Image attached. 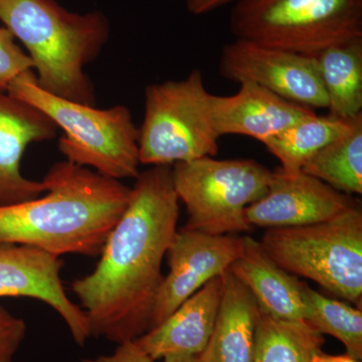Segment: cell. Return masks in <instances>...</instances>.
Returning a JSON list of instances; mask_svg holds the SVG:
<instances>
[{"instance_id":"52a82bcc","label":"cell","mask_w":362,"mask_h":362,"mask_svg":"<svg viewBox=\"0 0 362 362\" xmlns=\"http://www.w3.org/2000/svg\"><path fill=\"white\" fill-rule=\"evenodd\" d=\"M211 97L199 70L183 80L146 87L144 120L138 137L140 164L173 166L216 156L220 136Z\"/></svg>"},{"instance_id":"484cf974","label":"cell","mask_w":362,"mask_h":362,"mask_svg":"<svg viewBox=\"0 0 362 362\" xmlns=\"http://www.w3.org/2000/svg\"><path fill=\"white\" fill-rule=\"evenodd\" d=\"M238 1L240 0H187V8L194 16H202Z\"/></svg>"},{"instance_id":"83f0119b","label":"cell","mask_w":362,"mask_h":362,"mask_svg":"<svg viewBox=\"0 0 362 362\" xmlns=\"http://www.w3.org/2000/svg\"><path fill=\"white\" fill-rule=\"evenodd\" d=\"M162 359L163 362H202L201 356H190V354H173Z\"/></svg>"},{"instance_id":"4316f807","label":"cell","mask_w":362,"mask_h":362,"mask_svg":"<svg viewBox=\"0 0 362 362\" xmlns=\"http://www.w3.org/2000/svg\"><path fill=\"white\" fill-rule=\"evenodd\" d=\"M310 362H361V361L354 358V357L349 356V354L331 356V354H324L322 350H321V351L314 354Z\"/></svg>"},{"instance_id":"ac0fdd59","label":"cell","mask_w":362,"mask_h":362,"mask_svg":"<svg viewBox=\"0 0 362 362\" xmlns=\"http://www.w3.org/2000/svg\"><path fill=\"white\" fill-rule=\"evenodd\" d=\"M315 59L329 115L342 120L362 115V37L330 45Z\"/></svg>"},{"instance_id":"6da1fadb","label":"cell","mask_w":362,"mask_h":362,"mask_svg":"<svg viewBox=\"0 0 362 362\" xmlns=\"http://www.w3.org/2000/svg\"><path fill=\"white\" fill-rule=\"evenodd\" d=\"M128 206L107 238L95 270L71 283L90 337L134 341L150 330L164 276V257L177 232L180 199L171 166L135 178Z\"/></svg>"},{"instance_id":"7a4b0ae2","label":"cell","mask_w":362,"mask_h":362,"mask_svg":"<svg viewBox=\"0 0 362 362\" xmlns=\"http://www.w3.org/2000/svg\"><path fill=\"white\" fill-rule=\"evenodd\" d=\"M32 201L0 206V243L64 255L97 257L128 206L131 187L69 161L45 175Z\"/></svg>"},{"instance_id":"5bb4252c","label":"cell","mask_w":362,"mask_h":362,"mask_svg":"<svg viewBox=\"0 0 362 362\" xmlns=\"http://www.w3.org/2000/svg\"><path fill=\"white\" fill-rule=\"evenodd\" d=\"M237 94H211L214 122L218 136H249L265 144L271 138L315 113L313 109L293 103L261 86L243 81Z\"/></svg>"},{"instance_id":"ffe728a7","label":"cell","mask_w":362,"mask_h":362,"mask_svg":"<svg viewBox=\"0 0 362 362\" xmlns=\"http://www.w3.org/2000/svg\"><path fill=\"white\" fill-rule=\"evenodd\" d=\"M324 343L323 334L305 321L280 320L259 308L254 362H310Z\"/></svg>"},{"instance_id":"3957f363","label":"cell","mask_w":362,"mask_h":362,"mask_svg":"<svg viewBox=\"0 0 362 362\" xmlns=\"http://www.w3.org/2000/svg\"><path fill=\"white\" fill-rule=\"evenodd\" d=\"M0 21L25 45L42 90L95 106L94 85L85 66L108 42L106 16L71 13L56 0H0Z\"/></svg>"},{"instance_id":"d6986e66","label":"cell","mask_w":362,"mask_h":362,"mask_svg":"<svg viewBox=\"0 0 362 362\" xmlns=\"http://www.w3.org/2000/svg\"><path fill=\"white\" fill-rule=\"evenodd\" d=\"M356 119L342 120L314 113L271 138L264 145L280 160L283 170L298 173L317 152L345 134Z\"/></svg>"},{"instance_id":"8992f818","label":"cell","mask_w":362,"mask_h":362,"mask_svg":"<svg viewBox=\"0 0 362 362\" xmlns=\"http://www.w3.org/2000/svg\"><path fill=\"white\" fill-rule=\"evenodd\" d=\"M230 28L237 40L315 58L362 37V0H240Z\"/></svg>"},{"instance_id":"30bf717a","label":"cell","mask_w":362,"mask_h":362,"mask_svg":"<svg viewBox=\"0 0 362 362\" xmlns=\"http://www.w3.org/2000/svg\"><path fill=\"white\" fill-rule=\"evenodd\" d=\"M242 249L243 237L237 235H213L183 228L177 230L168 249L169 272L157 293L150 329L209 281L223 275Z\"/></svg>"},{"instance_id":"9c48e42d","label":"cell","mask_w":362,"mask_h":362,"mask_svg":"<svg viewBox=\"0 0 362 362\" xmlns=\"http://www.w3.org/2000/svg\"><path fill=\"white\" fill-rule=\"evenodd\" d=\"M220 74L233 82L250 81L313 110L327 108L314 57L235 40L221 51Z\"/></svg>"},{"instance_id":"e0dca14e","label":"cell","mask_w":362,"mask_h":362,"mask_svg":"<svg viewBox=\"0 0 362 362\" xmlns=\"http://www.w3.org/2000/svg\"><path fill=\"white\" fill-rule=\"evenodd\" d=\"M258 314L254 297L228 269L223 275L220 308L202 362H254Z\"/></svg>"},{"instance_id":"8fae6325","label":"cell","mask_w":362,"mask_h":362,"mask_svg":"<svg viewBox=\"0 0 362 362\" xmlns=\"http://www.w3.org/2000/svg\"><path fill=\"white\" fill-rule=\"evenodd\" d=\"M62 268L59 257L37 247L0 243V298L44 302L62 317L74 341L84 346L90 337L89 323L83 309L66 295Z\"/></svg>"},{"instance_id":"7c38bea8","label":"cell","mask_w":362,"mask_h":362,"mask_svg":"<svg viewBox=\"0 0 362 362\" xmlns=\"http://www.w3.org/2000/svg\"><path fill=\"white\" fill-rule=\"evenodd\" d=\"M358 206L350 195L307 175L273 171L268 190L246 209L250 226L266 228H295L329 221Z\"/></svg>"},{"instance_id":"cb8c5ba5","label":"cell","mask_w":362,"mask_h":362,"mask_svg":"<svg viewBox=\"0 0 362 362\" xmlns=\"http://www.w3.org/2000/svg\"><path fill=\"white\" fill-rule=\"evenodd\" d=\"M26 331L25 321L0 305V362H13Z\"/></svg>"},{"instance_id":"603a6c76","label":"cell","mask_w":362,"mask_h":362,"mask_svg":"<svg viewBox=\"0 0 362 362\" xmlns=\"http://www.w3.org/2000/svg\"><path fill=\"white\" fill-rule=\"evenodd\" d=\"M33 71V61L16 44V37L6 26H0V93H6L13 80Z\"/></svg>"},{"instance_id":"7402d4cb","label":"cell","mask_w":362,"mask_h":362,"mask_svg":"<svg viewBox=\"0 0 362 362\" xmlns=\"http://www.w3.org/2000/svg\"><path fill=\"white\" fill-rule=\"evenodd\" d=\"M306 322L321 334L337 338L344 345L346 354L361 361L362 312L344 302L330 299L305 283Z\"/></svg>"},{"instance_id":"d4e9b609","label":"cell","mask_w":362,"mask_h":362,"mask_svg":"<svg viewBox=\"0 0 362 362\" xmlns=\"http://www.w3.org/2000/svg\"><path fill=\"white\" fill-rule=\"evenodd\" d=\"M82 362H154V361L144 354L134 341H128L118 344L114 352L108 356L87 358Z\"/></svg>"},{"instance_id":"ba28073f","label":"cell","mask_w":362,"mask_h":362,"mask_svg":"<svg viewBox=\"0 0 362 362\" xmlns=\"http://www.w3.org/2000/svg\"><path fill=\"white\" fill-rule=\"evenodd\" d=\"M272 176L254 159L206 156L175 164L173 185L187 211L183 228L213 235L247 232L246 209L266 194Z\"/></svg>"},{"instance_id":"44dd1931","label":"cell","mask_w":362,"mask_h":362,"mask_svg":"<svg viewBox=\"0 0 362 362\" xmlns=\"http://www.w3.org/2000/svg\"><path fill=\"white\" fill-rule=\"evenodd\" d=\"M342 194H362V115L351 128L320 151L302 168Z\"/></svg>"},{"instance_id":"277c9868","label":"cell","mask_w":362,"mask_h":362,"mask_svg":"<svg viewBox=\"0 0 362 362\" xmlns=\"http://www.w3.org/2000/svg\"><path fill=\"white\" fill-rule=\"evenodd\" d=\"M6 93L39 109L64 131L58 147L66 161L112 180L139 175V128L127 107L97 109L54 96L37 85L33 71L13 80Z\"/></svg>"},{"instance_id":"5b68a950","label":"cell","mask_w":362,"mask_h":362,"mask_svg":"<svg viewBox=\"0 0 362 362\" xmlns=\"http://www.w3.org/2000/svg\"><path fill=\"white\" fill-rule=\"evenodd\" d=\"M259 244L285 271L309 279L361 308L362 211L358 206L323 223L269 228Z\"/></svg>"},{"instance_id":"9a60e30c","label":"cell","mask_w":362,"mask_h":362,"mask_svg":"<svg viewBox=\"0 0 362 362\" xmlns=\"http://www.w3.org/2000/svg\"><path fill=\"white\" fill-rule=\"evenodd\" d=\"M221 294L223 275L209 281L135 344L154 361L173 354L201 356L213 333Z\"/></svg>"},{"instance_id":"4fadbf2b","label":"cell","mask_w":362,"mask_h":362,"mask_svg":"<svg viewBox=\"0 0 362 362\" xmlns=\"http://www.w3.org/2000/svg\"><path fill=\"white\" fill-rule=\"evenodd\" d=\"M58 126L32 105L0 93V206L32 201L47 190L44 180L21 173V158L32 143L54 139Z\"/></svg>"},{"instance_id":"2e32d148","label":"cell","mask_w":362,"mask_h":362,"mask_svg":"<svg viewBox=\"0 0 362 362\" xmlns=\"http://www.w3.org/2000/svg\"><path fill=\"white\" fill-rule=\"evenodd\" d=\"M230 271L249 290L259 310L280 320L306 322L305 283L276 264L258 240L243 237L242 252Z\"/></svg>"}]
</instances>
